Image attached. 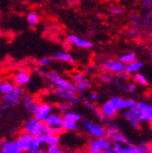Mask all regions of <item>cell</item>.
Here are the masks:
<instances>
[{"instance_id":"6da1fadb","label":"cell","mask_w":152,"mask_h":153,"mask_svg":"<svg viewBox=\"0 0 152 153\" xmlns=\"http://www.w3.org/2000/svg\"><path fill=\"white\" fill-rule=\"evenodd\" d=\"M112 149L116 153H149L151 152V145L147 141H143L138 145L132 144L131 146H123L121 144L114 143Z\"/></svg>"},{"instance_id":"7a4b0ae2","label":"cell","mask_w":152,"mask_h":153,"mask_svg":"<svg viewBox=\"0 0 152 153\" xmlns=\"http://www.w3.org/2000/svg\"><path fill=\"white\" fill-rule=\"evenodd\" d=\"M63 128L64 131L74 132L78 128L79 121L81 120V115L72 109L66 110L63 113Z\"/></svg>"},{"instance_id":"3957f363","label":"cell","mask_w":152,"mask_h":153,"mask_svg":"<svg viewBox=\"0 0 152 153\" xmlns=\"http://www.w3.org/2000/svg\"><path fill=\"white\" fill-rule=\"evenodd\" d=\"M22 130L24 133L31 134L32 136L40 135L45 134V124L44 122L39 120L35 117H30L24 121L22 125Z\"/></svg>"},{"instance_id":"277c9868","label":"cell","mask_w":152,"mask_h":153,"mask_svg":"<svg viewBox=\"0 0 152 153\" xmlns=\"http://www.w3.org/2000/svg\"><path fill=\"white\" fill-rule=\"evenodd\" d=\"M53 93H54V94L57 97L64 99V100L71 104L72 105L79 103V98L77 95V91H76V88L73 82H71L70 86L67 89H56L55 88Z\"/></svg>"},{"instance_id":"5b68a950","label":"cell","mask_w":152,"mask_h":153,"mask_svg":"<svg viewBox=\"0 0 152 153\" xmlns=\"http://www.w3.org/2000/svg\"><path fill=\"white\" fill-rule=\"evenodd\" d=\"M85 131L93 138H101L105 136V126L99 121H93L89 120H83L81 121Z\"/></svg>"},{"instance_id":"8992f818","label":"cell","mask_w":152,"mask_h":153,"mask_svg":"<svg viewBox=\"0 0 152 153\" xmlns=\"http://www.w3.org/2000/svg\"><path fill=\"white\" fill-rule=\"evenodd\" d=\"M110 104L114 106L118 112L119 111H124L128 108H132V106L135 105L136 102L133 99L130 98H124V97H120V96H113L110 100H108Z\"/></svg>"},{"instance_id":"52a82bcc","label":"cell","mask_w":152,"mask_h":153,"mask_svg":"<svg viewBox=\"0 0 152 153\" xmlns=\"http://www.w3.org/2000/svg\"><path fill=\"white\" fill-rule=\"evenodd\" d=\"M122 117L130 123V125L133 129H139L141 126V120L139 117V112L136 108V106L133 105L132 108L124 110Z\"/></svg>"},{"instance_id":"ba28073f","label":"cell","mask_w":152,"mask_h":153,"mask_svg":"<svg viewBox=\"0 0 152 153\" xmlns=\"http://www.w3.org/2000/svg\"><path fill=\"white\" fill-rule=\"evenodd\" d=\"M24 97L22 94V88L21 86L14 85L13 91L9 94H5L3 96V102L10 104V106H17L21 100Z\"/></svg>"},{"instance_id":"9c48e42d","label":"cell","mask_w":152,"mask_h":153,"mask_svg":"<svg viewBox=\"0 0 152 153\" xmlns=\"http://www.w3.org/2000/svg\"><path fill=\"white\" fill-rule=\"evenodd\" d=\"M73 83L75 85L76 91L79 94H83L90 87V81L85 75L81 73H76L72 76Z\"/></svg>"},{"instance_id":"30bf717a","label":"cell","mask_w":152,"mask_h":153,"mask_svg":"<svg viewBox=\"0 0 152 153\" xmlns=\"http://www.w3.org/2000/svg\"><path fill=\"white\" fill-rule=\"evenodd\" d=\"M52 111H53V106L50 104L41 103V104H39L33 115L36 119L44 122L45 120L52 113Z\"/></svg>"},{"instance_id":"8fae6325","label":"cell","mask_w":152,"mask_h":153,"mask_svg":"<svg viewBox=\"0 0 152 153\" xmlns=\"http://www.w3.org/2000/svg\"><path fill=\"white\" fill-rule=\"evenodd\" d=\"M136 108L139 112L141 121L151 122L152 120V106L146 102H138L135 104Z\"/></svg>"},{"instance_id":"7c38bea8","label":"cell","mask_w":152,"mask_h":153,"mask_svg":"<svg viewBox=\"0 0 152 153\" xmlns=\"http://www.w3.org/2000/svg\"><path fill=\"white\" fill-rule=\"evenodd\" d=\"M33 140V136L27 133L22 132L21 134L18 135L17 139L15 140L17 147L22 152H29L30 148H31V144Z\"/></svg>"},{"instance_id":"4fadbf2b","label":"cell","mask_w":152,"mask_h":153,"mask_svg":"<svg viewBox=\"0 0 152 153\" xmlns=\"http://www.w3.org/2000/svg\"><path fill=\"white\" fill-rule=\"evenodd\" d=\"M124 64H122L119 60H108L102 65H99V67L101 69L108 70L113 73H117L124 70Z\"/></svg>"},{"instance_id":"5bb4252c","label":"cell","mask_w":152,"mask_h":153,"mask_svg":"<svg viewBox=\"0 0 152 153\" xmlns=\"http://www.w3.org/2000/svg\"><path fill=\"white\" fill-rule=\"evenodd\" d=\"M0 153H22L13 140H0Z\"/></svg>"},{"instance_id":"9a60e30c","label":"cell","mask_w":152,"mask_h":153,"mask_svg":"<svg viewBox=\"0 0 152 153\" xmlns=\"http://www.w3.org/2000/svg\"><path fill=\"white\" fill-rule=\"evenodd\" d=\"M67 40L69 41L71 44L75 45L76 47L78 48H81V49H90L93 48V43L84 39V38H81L79 36H76V35H69L67 36Z\"/></svg>"},{"instance_id":"2e32d148","label":"cell","mask_w":152,"mask_h":153,"mask_svg":"<svg viewBox=\"0 0 152 153\" xmlns=\"http://www.w3.org/2000/svg\"><path fill=\"white\" fill-rule=\"evenodd\" d=\"M13 82L17 86H25L30 82V75L27 71H19L13 76Z\"/></svg>"},{"instance_id":"e0dca14e","label":"cell","mask_w":152,"mask_h":153,"mask_svg":"<svg viewBox=\"0 0 152 153\" xmlns=\"http://www.w3.org/2000/svg\"><path fill=\"white\" fill-rule=\"evenodd\" d=\"M22 105H24L25 110L29 114H34L36 108L39 105V102L36 99L31 96V95H26L24 97H22Z\"/></svg>"},{"instance_id":"ac0fdd59","label":"cell","mask_w":152,"mask_h":153,"mask_svg":"<svg viewBox=\"0 0 152 153\" xmlns=\"http://www.w3.org/2000/svg\"><path fill=\"white\" fill-rule=\"evenodd\" d=\"M50 57L53 60L61 61V62H65V63H68V64L75 63V58L70 54V53H67L63 51H58L53 52Z\"/></svg>"},{"instance_id":"d6986e66","label":"cell","mask_w":152,"mask_h":153,"mask_svg":"<svg viewBox=\"0 0 152 153\" xmlns=\"http://www.w3.org/2000/svg\"><path fill=\"white\" fill-rule=\"evenodd\" d=\"M100 109H101V111L103 112V114L105 115V116L108 119H109V120L115 118L117 116V114H118V111L114 108V106L110 104L109 101L103 104L102 108Z\"/></svg>"},{"instance_id":"ffe728a7","label":"cell","mask_w":152,"mask_h":153,"mask_svg":"<svg viewBox=\"0 0 152 153\" xmlns=\"http://www.w3.org/2000/svg\"><path fill=\"white\" fill-rule=\"evenodd\" d=\"M144 63L141 62V61H133V62L124 65V72H126L127 74H135L137 73L141 68L143 67Z\"/></svg>"},{"instance_id":"44dd1931","label":"cell","mask_w":152,"mask_h":153,"mask_svg":"<svg viewBox=\"0 0 152 153\" xmlns=\"http://www.w3.org/2000/svg\"><path fill=\"white\" fill-rule=\"evenodd\" d=\"M40 137L43 144H46L48 146H50V145H59L60 142V135H56V134L45 133L40 134Z\"/></svg>"},{"instance_id":"7402d4cb","label":"cell","mask_w":152,"mask_h":153,"mask_svg":"<svg viewBox=\"0 0 152 153\" xmlns=\"http://www.w3.org/2000/svg\"><path fill=\"white\" fill-rule=\"evenodd\" d=\"M42 145H43V142L41 140L40 135L33 136V140H32L31 148H30L29 153H36L37 150H39L41 149Z\"/></svg>"},{"instance_id":"603a6c76","label":"cell","mask_w":152,"mask_h":153,"mask_svg":"<svg viewBox=\"0 0 152 153\" xmlns=\"http://www.w3.org/2000/svg\"><path fill=\"white\" fill-rule=\"evenodd\" d=\"M88 151L89 153H101L102 149L98 143V138L90 139L88 144Z\"/></svg>"},{"instance_id":"cb8c5ba5","label":"cell","mask_w":152,"mask_h":153,"mask_svg":"<svg viewBox=\"0 0 152 153\" xmlns=\"http://www.w3.org/2000/svg\"><path fill=\"white\" fill-rule=\"evenodd\" d=\"M98 143H99V146L102 150L112 149L113 142L110 138H108V137H106V136H103L101 138H98Z\"/></svg>"},{"instance_id":"d4e9b609","label":"cell","mask_w":152,"mask_h":153,"mask_svg":"<svg viewBox=\"0 0 152 153\" xmlns=\"http://www.w3.org/2000/svg\"><path fill=\"white\" fill-rule=\"evenodd\" d=\"M135 60H136V55H135V53L133 52V51L125 53V54L121 55L119 57V61L122 64H124V65L130 64V63L133 62V61H135Z\"/></svg>"},{"instance_id":"484cf974","label":"cell","mask_w":152,"mask_h":153,"mask_svg":"<svg viewBox=\"0 0 152 153\" xmlns=\"http://www.w3.org/2000/svg\"><path fill=\"white\" fill-rule=\"evenodd\" d=\"M151 10H148L146 14H144L142 16V21H143V25L146 28L147 31L151 30Z\"/></svg>"},{"instance_id":"4316f807","label":"cell","mask_w":152,"mask_h":153,"mask_svg":"<svg viewBox=\"0 0 152 153\" xmlns=\"http://www.w3.org/2000/svg\"><path fill=\"white\" fill-rule=\"evenodd\" d=\"M14 88V84L11 82H4V83H0V91L1 94H9L13 91Z\"/></svg>"},{"instance_id":"83f0119b","label":"cell","mask_w":152,"mask_h":153,"mask_svg":"<svg viewBox=\"0 0 152 153\" xmlns=\"http://www.w3.org/2000/svg\"><path fill=\"white\" fill-rule=\"evenodd\" d=\"M133 79H134V80L137 82L138 84H140V85H143V86H148V85H149L148 79L143 74H141V73H138V72L135 73Z\"/></svg>"},{"instance_id":"f1b7e54d","label":"cell","mask_w":152,"mask_h":153,"mask_svg":"<svg viewBox=\"0 0 152 153\" xmlns=\"http://www.w3.org/2000/svg\"><path fill=\"white\" fill-rule=\"evenodd\" d=\"M115 79V76L114 75L108 73V72H104L100 75V80L104 83H106V84H109V83H112Z\"/></svg>"},{"instance_id":"f546056e","label":"cell","mask_w":152,"mask_h":153,"mask_svg":"<svg viewBox=\"0 0 152 153\" xmlns=\"http://www.w3.org/2000/svg\"><path fill=\"white\" fill-rule=\"evenodd\" d=\"M72 105L69 104L66 101H63V102H60L57 105V109H58V112L59 113H65L66 110H69V109H72Z\"/></svg>"},{"instance_id":"4dcf8cb0","label":"cell","mask_w":152,"mask_h":153,"mask_svg":"<svg viewBox=\"0 0 152 153\" xmlns=\"http://www.w3.org/2000/svg\"><path fill=\"white\" fill-rule=\"evenodd\" d=\"M27 21H28V24L30 25H36L39 24V15L35 12H30L27 15Z\"/></svg>"},{"instance_id":"1f68e13d","label":"cell","mask_w":152,"mask_h":153,"mask_svg":"<svg viewBox=\"0 0 152 153\" xmlns=\"http://www.w3.org/2000/svg\"><path fill=\"white\" fill-rule=\"evenodd\" d=\"M46 153H64L63 149L59 145H50L48 146L47 149H45Z\"/></svg>"},{"instance_id":"d6a6232c","label":"cell","mask_w":152,"mask_h":153,"mask_svg":"<svg viewBox=\"0 0 152 153\" xmlns=\"http://www.w3.org/2000/svg\"><path fill=\"white\" fill-rule=\"evenodd\" d=\"M53 61V59L50 56H46V57H43L39 61V65L40 66H47L49 65L51 62Z\"/></svg>"},{"instance_id":"836d02e7","label":"cell","mask_w":152,"mask_h":153,"mask_svg":"<svg viewBox=\"0 0 152 153\" xmlns=\"http://www.w3.org/2000/svg\"><path fill=\"white\" fill-rule=\"evenodd\" d=\"M115 75H116V76H117L118 79H122V80H124V81H127V80L129 79V74H127V73L124 72V71L117 72V73H115Z\"/></svg>"},{"instance_id":"e575fe53","label":"cell","mask_w":152,"mask_h":153,"mask_svg":"<svg viewBox=\"0 0 152 153\" xmlns=\"http://www.w3.org/2000/svg\"><path fill=\"white\" fill-rule=\"evenodd\" d=\"M135 84L131 82V83H128V85H126L123 89L127 91L128 94H133L135 91Z\"/></svg>"},{"instance_id":"d590c367","label":"cell","mask_w":152,"mask_h":153,"mask_svg":"<svg viewBox=\"0 0 152 153\" xmlns=\"http://www.w3.org/2000/svg\"><path fill=\"white\" fill-rule=\"evenodd\" d=\"M110 11L113 15H119L120 13L123 12V9L121 7H112Z\"/></svg>"},{"instance_id":"8d00e7d4","label":"cell","mask_w":152,"mask_h":153,"mask_svg":"<svg viewBox=\"0 0 152 153\" xmlns=\"http://www.w3.org/2000/svg\"><path fill=\"white\" fill-rule=\"evenodd\" d=\"M141 5L145 7V9L149 10L152 6V0H140Z\"/></svg>"},{"instance_id":"74e56055","label":"cell","mask_w":152,"mask_h":153,"mask_svg":"<svg viewBox=\"0 0 152 153\" xmlns=\"http://www.w3.org/2000/svg\"><path fill=\"white\" fill-rule=\"evenodd\" d=\"M84 104H85V105L87 106L89 109H90V110H95L94 105L92 102H90V101H88L87 99H84Z\"/></svg>"},{"instance_id":"f35d334b","label":"cell","mask_w":152,"mask_h":153,"mask_svg":"<svg viewBox=\"0 0 152 153\" xmlns=\"http://www.w3.org/2000/svg\"><path fill=\"white\" fill-rule=\"evenodd\" d=\"M138 32L139 31H136V30H134V29H130L128 31V35L130 36H132V37H136L138 36Z\"/></svg>"},{"instance_id":"ab89813d","label":"cell","mask_w":152,"mask_h":153,"mask_svg":"<svg viewBox=\"0 0 152 153\" xmlns=\"http://www.w3.org/2000/svg\"><path fill=\"white\" fill-rule=\"evenodd\" d=\"M95 66L94 65H89L88 67H87V69H86V73L87 74H93V72H94V70H95Z\"/></svg>"},{"instance_id":"60d3db41","label":"cell","mask_w":152,"mask_h":153,"mask_svg":"<svg viewBox=\"0 0 152 153\" xmlns=\"http://www.w3.org/2000/svg\"><path fill=\"white\" fill-rule=\"evenodd\" d=\"M0 108H1V109L4 111V110L9 109L10 108V104H7V103H3L1 105H0Z\"/></svg>"},{"instance_id":"b9f144b4","label":"cell","mask_w":152,"mask_h":153,"mask_svg":"<svg viewBox=\"0 0 152 153\" xmlns=\"http://www.w3.org/2000/svg\"><path fill=\"white\" fill-rule=\"evenodd\" d=\"M97 99H98V95H97V94L93 93L92 94H90V100H92V101H96Z\"/></svg>"},{"instance_id":"7bdbcfd3","label":"cell","mask_w":152,"mask_h":153,"mask_svg":"<svg viewBox=\"0 0 152 153\" xmlns=\"http://www.w3.org/2000/svg\"><path fill=\"white\" fill-rule=\"evenodd\" d=\"M101 153H116V152L114 151L112 149H106V150H102Z\"/></svg>"},{"instance_id":"ee69618b","label":"cell","mask_w":152,"mask_h":153,"mask_svg":"<svg viewBox=\"0 0 152 153\" xmlns=\"http://www.w3.org/2000/svg\"><path fill=\"white\" fill-rule=\"evenodd\" d=\"M36 153H46V152H45V149H40L39 150H37Z\"/></svg>"},{"instance_id":"f6af8a7d","label":"cell","mask_w":152,"mask_h":153,"mask_svg":"<svg viewBox=\"0 0 152 153\" xmlns=\"http://www.w3.org/2000/svg\"><path fill=\"white\" fill-rule=\"evenodd\" d=\"M3 110L1 109V108H0V119H1L2 118V115H3V112H2Z\"/></svg>"},{"instance_id":"bcb514c9","label":"cell","mask_w":152,"mask_h":153,"mask_svg":"<svg viewBox=\"0 0 152 153\" xmlns=\"http://www.w3.org/2000/svg\"><path fill=\"white\" fill-rule=\"evenodd\" d=\"M65 153H74V152H72V151H67V152H65Z\"/></svg>"},{"instance_id":"7dc6e473","label":"cell","mask_w":152,"mask_h":153,"mask_svg":"<svg viewBox=\"0 0 152 153\" xmlns=\"http://www.w3.org/2000/svg\"><path fill=\"white\" fill-rule=\"evenodd\" d=\"M149 153H151V152H149Z\"/></svg>"}]
</instances>
